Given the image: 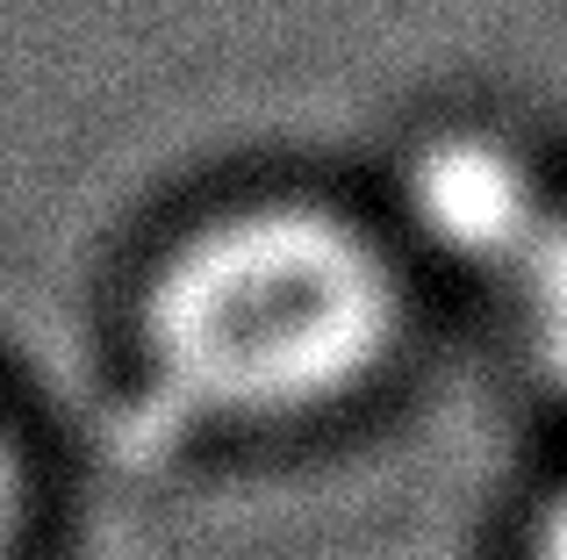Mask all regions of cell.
Masks as SVG:
<instances>
[{"instance_id":"cell-1","label":"cell","mask_w":567,"mask_h":560,"mask_svg":"<svg viewBox=\"0 0 567 560\" xmlns=\"http://www.w3.org/2000/svg\"><path fill=\"white\" fill-rule=\"evenodd\" d=\"M431 280L381 209L317 180H251L181 209L123 280L130 403L194 453H259L360 424L424 345Z\"/></svg>"},{"instance_id":"cell-2","label":"cell","mask_w":567,"mask_h":560,"mask_svg":"<svg viewBox=\"0 0 567 560\" xmlns=\"http://www.w3.org/2000/svg\"><path fill=\"white\" fill-rule=\"evenodd\" d=\"M416 273L474 280L496 294L525 245L554 224L567 180L525 123L488 108H431L395 137L381 187L367 195Z\"/></svg>"},{"instance_id":"cell-3","label":"cell","mask_w":567,"mask_h":560,"mask_svg":"<svg viewBox=\"0 0 567 560\" xmlns=\"http://www.w3.org/2000/svg\"><path fill=\"white\" fill-rule=\"evenodd\" d=\"M496 309H503V331H511V352L525 366V381L554 409H567V201L554 209V224L525 245V259L503 273Z\"/></svg>"},{"instance_id":"cell-4","label":"cell","mask_w":567,"mask_h":560,"mask_svg":"<svg viewBox=\"0 0 567 560\" xmlns=\"http://www.w3.org/2000/svg\"><path fill=\"white\" fill-rule=\"evenodd\" d=\"M43 525H51V475L22 409L0 395V560H37Z\"/></svg>"},{"instance_id":"cell-5","label":"cell","mask_w":567,"mask_h":560,"mask_svg":"<svg viewBox=\"0 0 567 560\" xmlns=\"http://www.w3.org/2000/svg\"><path fill=\"white\" fill-rule=\"evenodd\" d=\"M511 560H567V467L532 496L525 525L511 539Z\"/></svg>"}]
</instances>
